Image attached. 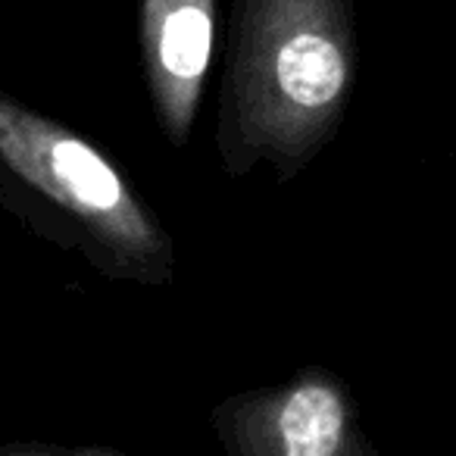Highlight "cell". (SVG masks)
Listing matches in <instances>:
<instances>
[{
    "mask_svg": "<svg viewBox=\"0 0 456 456\" xmlns=\"http://www.w3.org/2000/svg\"><path fill=\"white\" fill-rule=\"evenodd\" d=\"M279 85L300 107H325L344 88V57L322 35H294L275 60Z\"/></svg>",
    "mask_w": 456,
    "mask_h": 456,
    "instance_id": "1",
    "label": "cell"
},
{
    "mask_svg": "<svg viewBox=\"0 0 456 456\" xmlns=\"http://www.w3.org/2000/svg\"><path fill=\"white\" fill-rule=\"evenodd\" d=\"M281 441L291 456H325L338 447L344 410L325 385H304L288 397L279 419Z\"/></svg>",
    "mask_w": 456,
    "mask_h": 456,
    "instance_id": "3",
    "label": "cell"
},
{
    "mask_svg": "<svg viewBox=\"0 0 456 456\" xmlns=\"http://www.w3.org/2000/svg\"><path fill=\"white\" fill-rule=\"evenodd\" d=\"M47 172L53 175L57 188L69 194L72 203L91 209V213H119L122 209V184L110 163L94 153L88 144L76 138H53L47 147Z\"/></svg>",
    "mask_w": 456,
    "mask_h": 456,
    "instance_id": "2",
    "label": "cell"
},
{
    "mask_svg": "<svg viewBox=\"0 0 456 456\" xmlns=\"http://www.w3.org/2000/svg\"><path fill=\"white\" fill-rule=\"evenodd\" d=\"M209 45H213L209 13L203 7H182L163 26L159 60H163L169 76L191 82V78H200L203 69H207Z\"/></svg>",
    "mask_w": 456,
    "mask_h": 456,
    "instance_id": "4",
    "label": "cell"
}]
</instances>
